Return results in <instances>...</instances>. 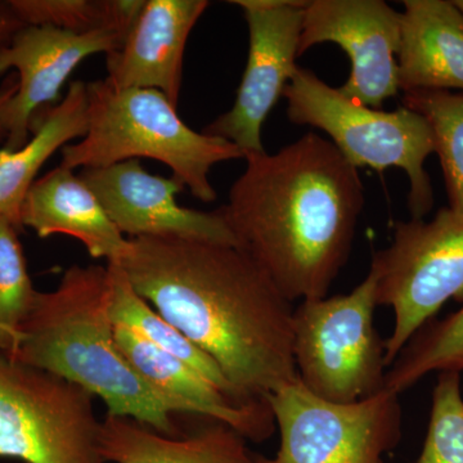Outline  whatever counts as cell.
Returning a JSON list of instances; mask_svg holds the SVG:
<instances>
[{
	"label": "cell",
	"mask_w": 463,
	"mask_h": 463,
	"mask_svg": "<svg viewBox=\"0 0 463 463\" xmlns=\"http://www.w3.org/2000/svg\"><path fill=\"white\" fill-rule=\"evenodd\" d=\"M399 397L383 389L355 403H334L298 377L268 397L281 441L276 457L260 463H385L402 439Z\"/></svg>",
	"instance_id": "9"
},
{
	"label": "cell",
	"mask_w": 463,
	"mask_h": 463,
	"mask_svg": "<svg viewBox=\"0 0 463 463\" xmlns=\"http://www.w3.org/2000/svg\"><path fill=\"white\" fill-rule=\"evenodd\" d=\"M94 401L74 383L0 353V459L106 463Z\"/></svg>",
	"instance_id": "7"
},
{
	"label": "cell",
	"mask_w": 463,
	"mask_h": 463,
	"mask_svg": "<svg viewBox=\"0 0 463 463\" xmlns=\"http://www.w3.org/2000/svg\"><path fill=\"white\" fill-rule=\"evenodd\" d=\"M402 14L383 0H310L304 5L298 57L317 44H339L352 63L344 96L373 109L399 93Z\"/></svg>",
	"instance_id": "11"
},
{
	"label": "cell",
	"mask_w": 463,
	"mask_h": 463,
	"mask_svg": "<svg viewBox=\"0 0 463 463\" xmlns=\"http://www.w3.org/2000/svg\"><path fill=\"white\" fill-rule=\"evenodd\" d=\"M377 307V279L370 269L353 291L307 298L295 307V367L312 394L349 404L385 389L389 367L385 340L374 325Z\"/></svg>",
	"instance_id": "6"
},
{
	"label": "cell",
	"mask_w": 463,
	"mask_h": 463,
	"mask_svg": "<svg viewBox=\"0 0 463 463\" xmlns=\"http://www.w3.org/2000/svg\"><path fill=\"white\" fill-rule=\"evenodd\" d=\"M124 39L109 29L78 33L26 25L14 33L0 47V76L14 70L18 78L16 94L0 114L8 134L5 148H23L30 141L33 121L58 105L60 91L76 67L93 54L118 51Z\"/></svg>",
	"instance_id": "12"
},
{
	"label": "cell",
	"mask_w": 463,
	"mask_h": 463,
	"mask_svg": "<svg viewBox=\"0 0 463 463\" xmlns=\"http://www.w3.org/2000/svg\"><path fill=\"white\" fill-rule=\"evenodd\" d=\"M112 223L128 239L175 237L236 246L221 212H199L176 203L184 187L174 178L152 175L139 160L81 170Z\"/></svg>",
	"instance_id": "13"
},
{
	"label": "cell",
	"mask_w": 463,
	"mask_h": 463,
	"mask_svg": "<svg viewBox=\"0 0 463 463\" xmlns=\"http://www.w3.org/2000/svg\"><path fill=\"white\" fill-rule=\"evenodd\" d=\"M245 160L219 207L237 248L292 303L327 297L350 257L364 206L358 169L316 133Z\"/></svg>",
	"instance_id": "2"
},
{
	"label": "cell",
	"mask_w": 463,
	"mask_h": 463,
	"mask_svg": "<svg viewBox=\"0 0 463 463\" xmlns=\"http://www.w3.org/2000/svg\"><path fill=\"white\" fill-rule=\"evenodd\" d=\"M249 27V57L230 111L203 130L243 155L263 154L261 127L297 74L304 5L298 0H233Z\"/></svg>",
	"instance_id": "10"
},
{
	"label": "cell",
	"mask_w": 463,
	"mask_h": 463,
	"mask_svg": "<svg viewBox=\"0 0 463 463\" xmlns=\"http://www.w3.org/2000/svg\"><path fill=\"white\" fill-rule=\"evenodd\" d=\"M129 240L130 285L221 368L242 403L298 380L294 303L242 250L175 237Z\"/></svg>",
	"instance_id": "1"
},
{
	"label": "cell",
	"mask_w": 463,
	"mask_h": 463,
	"mask_svg": "<svg viewBox=\"0 0 463 463\" xmlns=\"http://www.w3.org/2000/svg\"><path fill=\"white\" fill-rule=\"evenodd\" d=\"M206 0H148L118 51L108 54L106 80L116 88L155 90L178 105L190 33Z\"/></svg>",
	"instance_id": "15"
},
{
	"label": "cell",
	"mask_w": 463,
	"mask_h": 463,
	"mask_svg": "<svg viewBox=\"0 0 463 463\" xmlns=\"http://www.w3.org/2000/svg\"><path fill=\"white\" fill-rule=\"evenodd\" d=\"M463 373V304L431 319L404 346L386 373L385 389L401 395L432 373Z\"/></svg>",
	"instance_id": "21"
},
{
	"label": "cell",
	"mask_w": 463,
	"mask_h": 463,
	"mask_svg": "<svg viewBox=\"0 0 463 463\" xmlns=\"http://www.w3.org/2000/svg\"><path fill=\"white\" fill-rule=\"evenodd\" d=\"M453 2H455V5H457V7L461 9L462 14H463V0H453Z\"/></svg>",
	"instance_id": "28"
},
{
	"label": "cell",
	"mask_w": 463,
	"mask_h": 463,
	"mask_svg": "<svg viewBox=\"0 0 463 463\" xmlns=\"http://www.w3.org/2000/svg\"><path fill=\"white\" fill-rule=\"evenodd\" d=\"M99 453L106 463H260L248 440L224 423L169 437L129 417L106 414Z\"/></svg>",
	"instance_id": "18"
},
{
	"label": "cell",
	"mask_w": 463,
	"mask_h": 463,
	"mask_svg": "<svg viewBox=\"0 0 463 463\" xmlns=\"http://www.w3.org/2000/svg\"><path fill=\"white\" fill-rule=\"evenodd\" d=\"M18 233L14 225L0 219V353L7 356L16 352L38 295Z\"/></svg>",
	"instance_id": "24"
},
{
	"label": "cell",
	"mask_w": 463,
	"mask_h": 463,
	"mask_svg": "<svg viewBox=\"0 0 463 463\" xmlns=\"http://www.w3.org/2000/svg\"><path fill=\"white\" fill-rule=\"evenodd\" d=\"M21 223L41 239L74 237L91 258L108 263L120 260L129 246L87 183L61 165L33 182L24 201Z\"/></svg>",
	"instance_id": "16"
},
{
	"label": "cell",
	"mask_w": 463,
	"mask_h": 463,
	"mask_svg": "<svg viewBox=\"0 0 463 463\" xmlns=\"http://www.w3.org/2000/svg\"><path fill=\"white\" fill-rule=\"evenodd\" d=\"M9 3L25 25L52 26L78 33L109 29L124 38L146 5L143 0H9Z\"/></svg>",
	"instance_id": "23"
},
{
	"label": "cell",
	"mask_w": 463,
	"mask_h": 463,
	"mask_svg": "<svg viewBox=\"0 0 463 463\" xmlns=\"http://www.w3.org/2000/svg\"><path fill=\"white\" fill-rule=\"evenodd\" d=\"M61 166L70 170L142 157L160 161L203 203L218 197L209 179L212 167L245 158L234 143L191 129L161 91L116 88L106 79L88 84L87 134L61 149Z\"/></svg>",
	"instance_id": "4"
},
{
	"label": "cell",
	"mask_w": 463,
	"mask_h": 463,
	"mask_svg": "<svg viewBox=\"0 0 463 463\" xmlns=\"http://www.w3.org/2000/svg\"><path fill=\"white\" fill-rule=\"evenodd\" d=\"M108 267L112 279L111 313L115 325L132 328L149 344L181 359L210 383L242 403L219 365L133 288L120 265L111 261Z\"/></svg>",
	"instance_id": "20"
},
{
	"label": "cell",
	"mask_w": 463,
	"mask_h": 463,
	"mask_svg": "<svg viewBox=\"0 0 463 463\" xmlns=\"http://www.w3.org/2000/svg\"><path fill=\"white\" fill-rule=\"evenodd\" d=\"M462 373H438L430 422L417 463H463Z\"/></svg>",
	"instance_id": "25"
},
{
	"label": "cell",
	"mask_w": 463,
	"mask_h": 463,
	"mask_svg": "<svg viewBox=\"0 0 463 463\" xmlns=\"http://www.w3.org/2000/svg\"><path fill=\"white\" fill-rule=\"evenodd\" d=\"M108 265H72L57 288L36 295L16 352L8 358L42 368L105 402L108 414L182 435L172 408L133 370L118 349Z\"/></svg>",
	"instance_id": "3"
},
{
	"label": "cell",
	"mask_w": 463,
	"mask_h": 463,
	"mask_svg": "<svg viewBox=\"0 0 463 463\" xmlns=\"http://www.w3.org/2000/svg\"><path fill=\"white\" fill-rule=\"evenodd\" d=\"M18 88V78L16 72H9L7 78L0 84V114L2 109L7 105L9 99L16 94ZM7 130L0 118V143L7 141Z\"/></svg>",
	"instance_id": "27"
},
{
	"label": "cell",
	"mask_w": 463,
	"mask_h": 463,
	"mask_svg": "<svg viewBox=\"0 0 463 463\" xmlns=\"http://www.w3.org/2000/svg\"><path fill=\"white\" fill-rule=\"evenodd\" d=\"M402 106L430 124L440 161L449 209L463 216V93L449 90L405 91Z\"/></svg>",
	"instance_id": "22"
},
{
	"label": "cell",
	"mask_w": 463,
	"mask_h": 463,
	"mask_svg": "<svg viewBox=\"0 0 463 463\" xmlns=\"http://www.w3.org/2000/svg\"><path fill=\"white\" fill-rule=\"evenodd\" d=\"M370 269L376 274L377 303L394 312L385 340L390 368L448 300L463 304V216L441 207L431 221L398 222L392 245L374 252Z\"/></svg>",
	"instance_id": "8"
},
{
	"label": "cell",
	"mask_w": 463,
	"mask_h": 463,
	"mask_svg": "<svg viewBox=\"0 0 463 463\" xmlns=\"http://www.w3.org/2000/svg\"><path fill=\"white\" fill-rule=\"evenodd\" d=\"M399 90L463 93V14L453 0H404Z\"/></svg>",
	"instance_id": "17"
},
{
	"label": "cell",
	"mask_w": 463,
	"mask_h": 463,
	"mask_svg": "<svg viewBox=\"0 0 463 463\" xmlns=\"http://www.w3.org/2000/svg\"><path fill=\"white\" fill-rule=\"evenodd\" d=\"M26 26L9 2H0V47L7 44L14 33Z\"/></svg>",
	"instance_id": "26"
},
{
	"label": "cell",
	"mask_w": 463,
	"mask_h": 463,
	"mask_svg": "<svg viewBox=\"0 0 463 463\" xmlns=\"http://www.w3.org/2000/svg\"><path fill=\"white\" fill-rule=\"evenodd\" d=\"M33 137L17 151L0 149V219L23 231L21 210L38 173L58 151L88 130V84L72 81L57 106L42 112Z\"/></svg>",
	"instance_id": "19"
},
{
	"label": "cell",
	"mask_w": 463,
	"mask_h": 463,
	"mask_svg": "<svg viewBox=\"0 0 463 463\" xmlns=\"http://www.w3.org/2000/svg\"><path fill=\"white\" fill-rule=\"evenodd\" d=\"M115 337L133 370L174 413L197 414L224 423L254 443L272 437L276 422L268 402L240 403L181 359L157 349L127 326L115 325Z\"/></svg>",
	"instance_id": "14"
},
{
	"label": "cell",
	"mask_w": 463,
	"mask_h": 463,
	"mask_svg": "<svg viewBox=\"0 0 463 463\" xmlns=\"http://www.w3.org/2000/svg\"><path fill=\"white\" fill-rule=\"evenodd\" d=\"M283 97L289 121L327 133L332 145L356 169L404 170L410 179L411 219H423L431 212L434 190L425 163L435 154V139L421 114L404 106L395 111L368 108L303 67H298Z\"/></svg>",
	"instance_id": "5"
}]
</instances>
